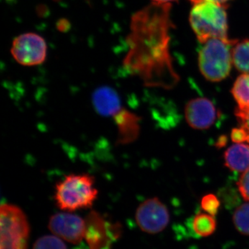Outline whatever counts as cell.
<instances>
[{"instance_id":"1","label":"cell","mask_w":249,"mask_h":249,"mask_svg":"<svg viewBox=\"0 0 249 249\" xmlns=\"http://www.w3.org/2000/svg\"><path fill=\"white\" fill-rule=\"evenodd\" d=\"M170 7L153 3L132 18L124 63L149 86L171 88L178 81L169 52Z\"/></svg>"},{"instance_id":"2","label":"cell","mask_w":249,"mask_h":249,"mask_svg":"<svg viewBox=\"0 0 249 249\" xmlns=\"http://www.w3.org/2000/svg\"><path fill=\"white\" fill-rule=\"evenodd\" d=\"M98 196L93 177L88 174L67 175L55 186V200L62 211L91 207Z\"/></svg>"},{"instance_id":"3","label":"cell","mask_w":249,"mask_h":249,"mask_svg":"<svg viewBox=\"0 0 249 249\" xmlns=\"http://www.w3.org/2000/svg\"><path fill=\"white\" fill-rule=\"evenodd\" d=\"M189 20L192 29L201 43L213 38L229 39L227 4L214 2L194 4Z\"/></svg>"},{"instance_id":"4","label":"cell","mask_w":249,"mask_h":249,"mask_svg":"<svg viewBox=\"0 0 249 249\" xmlns=\"http://www.w3.org/2000/svg\"><path fill=\"white\" fill-rule=\"evenodd\" d=\"M237 40L213 38L206 41L199 54V67L206 79L219 82L231 70L232 49Z\"/></svg>"},{"instance_id":"5","label":"cell","mask_w":249,"mask_h":249,"mask_svg":"<svg viewBox=\"0 0 249 249\" xmlns=\"http://www.w3.org/2000/svg\"><path fill=\"white\" fill-rule=\"evenodd\" d=\"M30 227L27 216L15 205L0 208V249H27Z\"/></svg>"},{"instance_id":"6","label":"cell","mask_w":249,"mask_h":249,"mask_svg":"<svg viewBox=\"0 0 249 249\" xmlns=\"http://www.w3.org/2000/svg\"><path fill=\"white\" fill-rule=\"evenodd\" d=\"M84 238L89 249H111L121 235L119 223H113L96 211H91L85 219Z\"/></svg>"},{"instance_id":"7","label":"cell","mask_w":249,"mask_h":249,"mask_svg":"<svg viewBox=\"0 0 249 249\" xmlns=\"http://www.w3.org/2000/svg\"><path fill=\"white\" fill-rule=\"evenodd\" d=\"M11 53L19 65L37 66L43 63L47 58V42L44 37L36 33H25L13 40Z\"/></svg>"},{"instance_id":"8","label":"cell","mask_w":249,"mask_h":249,"mask_svg":"<svg viewBox=\"0 0 249 249\" xmlns=\"http://www.w3.org/2000/svg\"><path fill=\"white\" fill-rule=\"evenodd\" d=\"M136 222L142 231L157 234L163 231L170 222L169 211L158 198L142 203L136 211Z\"/></svg>"},{"instance_id":"9","label":"cell","mask_w":249,"mask_h":249,"mask_svg":"<svg viewBox=\"0 0 249 249\" xmlns=\"http://www.w3.org/2000/svg\"><path fill=\"white\" fill-rule=\"evenodd\" d=\"M49 230L70 243L79 244L85 237V219L70 213H58L49 219Z\"/></svg>"},{"instance_id":"10","label":"cell","mask_w":249,"mask_h":249,"mask_svg":"<svg viewBox=\"0 0 249 249\" xmlns=\"http://www.w3.org/2000/svg\"><path fill=\"white\" fill-rule=\"evenodd\" d=\"M185 116L193 128L205 129L211 127L217 119V110L213 103L205 98L191 100L185 108Z\"/></svg>"},{"instance_id":"11","label":"cell","mask_w":249,"mask_h":249,"mask_svg":"<svg viewBox=\"0 0 249 249\" xmlns=\"http://www.w3.org/2000/svg\"><path fill=\"white\" fill-rule=\"evenodd\" d=\"M93 102L96 111L101 115H114L120 109L119 96L114 89L107 87L98 88L94 91Z\"/></svg>"},{"instance_id":"12","label":"cell","mask_w":249,"mask_h":249,"mask_svg":"<svg viewBox=\"0 0 249 249\" xmlns=\"http://www.w3.org/2000/svg\"><path fill=\"white\" fill-rule=\"evenodd\" d=\"M226 166L236 172H245L249 168V145L236 143L224 153Z\"/></svg>"},{"instance_id":"13","label":"cell","mask_w":249,"mask_h":249,"mask_svg":"<svg viewBox=\"0 0 249 249\" xmlns=\"http://www.w3.org/2000/svg\"><path fill=\"white\" fill-rule=\"evenodd\" d=\"M232 58L238 71L249 73V39L236 42L232 49Z\"/></svg>"},{"instance_id":"14","label":"cell","mask_w":249,"mask_h":249,"mask_svg":"<svg viewBox=\"0 0 249 249\" xmlns=\"http://www.w3.org/2000/svg\"><path fill=\"white\" fill-rule=\"evenodd\" d=\"M232 93L239 109H249V73H243L237 78Z\"/></svg>"},{"instance_id":"15","label":"cell","mask_w":249,"mask_h":249,"mask_svg":"<svg viewBox=\"0 0 249 249\" xmlns=\"http://www.w3.org/2000/svg\"><path fill=\"white\" fill-rule=\"evenodd\" d=\"M116 121L121 127L123 136L127 135V140L137 138L139 133V118L128 111H121L118 114Z\"/></svg>"},{"instance_id":"16","label":"cell","mask_w":249,"mask_h":249,"mask_svg":"<svg viewBox=\"0 0 249 249\" xmlns=\"http://www.w3.org/2000/svg\"><path fill=\"white\" fill-rule=\"evenodd\" d=\"M216 221L214 216L209 213L196 214L193 220V229L201 237L212 235L216 229Z\"/></svg>"},{"instance_id":"17","label":"cell","mask_w":249,"mask_h":249,"mask_svg":"<svg viewBox=\"0 0 249 249\" xmlns=\"http://www.w3.org/2000/svg\"><path fill=\"white\" fill-rule=\"evenodd\" d=\"M233 223L240 233L249 235V203L237 208L233 214Z\"/></svg>"},{"instance_id":"18","label":"cell","mask_w":249,"mask_h":249,"mask_svg":"<svg viewBox=\"0 0 249 249\" xmlns=\"http://www.w3.org/2000/svg\"><path fill=\"white\" fill-rule=\"evenodd\" d=\"M33 249H67V247L58 236L45 235L36 241Z\"/></svg>"},{"instance_id":"19","label":"cell","mask_w":249,"mask_h":249,"mask_svg":"<svg viewBox=\"0 0 249 249\" xmlns=\"http://www.w3.org/2000/svg\"><path fill=\"white\" fill-rule=\"evenodd\" d=\"M220 202L217 196L213 194H209L204 196L201 200V208L207 213L215 216L218 212Z\"/></svg>"},{"instance_id":"20","label":"cell","mask_w":249,"mask_h":249,"mask_svg":"<svg viewBox=\"0 0 249 249\" xmlns=\"http://www.w3.org/2000/svg\"><path fill=\"white\" fill-rule=\"evenodd\" d=\"M238 188L244 199L249 201V168L246 170L239 180Z\"/></svg>"},{"instance_id":"21","label":"cell","mask_w":249,"mask_h":249,"mask_svg":"<svg viewBox=\"0 0 249 249\" xmlns=\"http://www.w3.org/2000/svg\"><path fill=\"white\" fill-rule=\"evenodd\" d=\"M248 132L243 127L240 128H234L232 130L231 139L232 142L235 143H242V142H247L248 138Z\"/></svg>"},{"instance_id":"22","label":"cell","mask_w":249,"mask_h":249,"mask_svg":"<svg viewBox=\"0 0 249 249\" xmlns=\"http://www.w3.org/2000/svg\"><path fill=\"white\" fill-rule=\"evenodd\" d=\"M236 116L240 121L242 127L245 128L249 134V109H237L235 111Z\"/></svg>"},{"instance_id":"23","label":"cell","mask_w":249,"mask_h":249,"mask_svg":"<svg viewBox=\"0 0 249 249\" xmlns=\"http://www.w3.org/2000/svg\"><path fill=\"white\" fill-rule=\"evenodd\" d=\"M193 4H199L202 2H214L218 4H227V1L230 0H189Z\"/></svg>"},{"instance_id":"24","label":"cell","mask_w":249,"mask_h":249,"mask_svg":"<svg viewBox=\"0 0 249 249\" xmlns=\"http://www.w3.org/2000/svg\"><path fill=\"white\" fill-rule=\"evenodd\" d=\"M176 1L177 0H152V2L159 4H170V2Z\"/></svg>"},{"instance_id":"25","label":"cell","mask_w":249,"mask_h":249,"mask_svg":"<svg viewBox=\"0 0 249 249\" xmlns=\"http://www.w3.org/2000/svg\"><path fill=\"white\" fill-rule=\"evenodd\" d=\"M73 249H88V247H87V246L85 245V244H81V245H80L78 246V247H76V248H74Z\"/></svg>"}]
</instances>
